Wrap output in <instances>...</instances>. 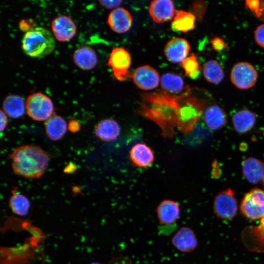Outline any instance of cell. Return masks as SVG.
Returning a JSON list of instances; mask_svg holds the SVG:
<instances>
[{"label": "cell", "instance_id": "cell-1", "mask_svg": "<svg viewBox=\"0 0 264 264\" xmlns=\"http://www.w3.org/2000/svg\"><path fill=\"white\" fill-rule=\"evenodd\" d=\"M181 93L175 95L163 90L143 93L138 102V113L154 122L165 138H172L176 134Z\"/></svg>", "mask_w": 264, "mask_h": 264}, {"label": "cell", "instance_id": "cell-2", "mask_svg": "<svg viewBox=\"0 0 264 264\" xmlns=\"http://www.w3.org/2000/svg\"><path fill=\"white\" fill-rule=\"evenodd\" d=\"M14 173L28 178H38L46 171L49 161L48 154L40 146L22 145L16 148L9 154Z\"/></svg>", "mask_w": 264, "mask_h": 264}, {"label": "cell", "instance_id": "cell-3", "mask_svg": "<svg viewBox=\"0 0 264 264\" xmlns=\"http://www.w3.org/2000/svg\"><path fill=\"white\" fill-rule=\"evenodd\" d=\"M206 100L192 94V89L186 87L182 92L178 115L177 129L184 134L191 132L206 109Z\"/></svg>", "mask_w": 264, "mask_h": 264}, {"label": "cell", "instance_id": "cell-4", "mask_svg": "<svg viewBox=\"0 0 264 264\" xmlns=\"http://www.w3.org/2000/svg\"><path fill=\"white\" fill-rule=\"evenodd\" d=\"M55 41L52 34L47 29L36 27L26 32L22 39V46L28 56L42 58L54 50Z\"/></svg>", "mask_w": 264, "mask_h": 264}, {"label": "cell", "instance_id": "cell-5", "mask_svg": "<svg viewBox=\"0 0 264 264\" xmlns=\"http://www.w3.org/2000/svg\"><path fill=\"white\" fill-rule=\"evenodd\" d=\"M25 109L33 120L46 121L53 114V104L48 96L41 92H35L27 97Z\"/></svg>", "mask_w": 264, "mask_h": 264}, {"label": "cell", "instance_id": "cell-6", "mask_svg": "<svg viewBox=\"0 0 264 264\" xmlns=\"http://www.w3.org/2000/svg\"><path fill=\"white\" fill-rule=\"evenodd\" d=\"M242 215L250 220L264 218V190L254 188L246 193L241 203Z\"/></svg>", "mask_w": 264, "mask_h": 264}, {"label": "cell", "instance_id": "cell-7", "mask_svg": "<svg viewBox=\"0 0 264 264\" xmlns=\"http://www.w3.org/2000/svg\"><path fill=\"white\" fill-rule=\"evenodd\" d=\"M238 202L234 191L228 188L219 192L213 202L216 215L224 220L232 219L238 211Z\"/></svg>", "mask_w": 264, "mask_h": 264}, {"label": "cell", "instance_id": "cell-8", "mask_svg": "<svg viewBox=\"0 0 264 264\" xmlns=\"http://www.w3.org/2000/svg\"><path fill=\"white\" fill-rule=\"evenodd\" d=\"M258 79V72L254 66L248 62L236 63L232 68L230 80L233 84L241 89L253 87Z\"/></svg>", "mask_w": 264, "mask_h": 264}, {"label": "cell", "instance_id": "cell-9", "mask_svg": "<svg viewBox=\"0 0 264 264\" xmlns=\"http://www.w3.org/2000/svg\"><path fill=\"white\" fill-rule=\"evenodd\" d=\"M132 60L129 52L122 47L114 48L110 53L108 65L111 68L114 76L120 81L132 77L128 70Z\"/></svg>", "mask_w": 264, "mask_h": 264}, {"label": "cell", "instance_id": "cell-10", "mask_svg": "<svg viewBox=\"0 0 264 264\" xmlns=\"http://www.w3.org/2000/svg\"><path fill=\"white\" fill-rule=\"evenodd\" d=\"M135 85L143 90H151L156 88L159 83L160 77L158 72L148 65L136 68L132 77Z\"/></svg>", "mask_w": 264, "mask_h": 264}, {"label": "cell", "instance_id": "cell-11", "mask_svg": "<svg viewBox=\"0 0 264 264\" xmlns=\"http://www.w3.org/2000/svg\"><path fill=\"white\" fill-rule=\"evenodd\" d=\"M51 29L55 39L59 42H65L72 39L76 33V26L69 17L60 15L52 22Z\"/></svg>", "mask_w": 264, "mask_h": 264}, {"label": "cell", "instance_id": "cell-12", "mask_svg": "<svg viewBox=\"0 0 264 264\" xmlns=\"http://www.w3.org/2000/svg\"><path fill=\"white\" fill-rule=\"evenodd\" d=\"M190 48V45L186 40L175 38L170 40L166 44L164 54L170 62L178 63L187 58Z\"/></svg>", "mask_w": 264, "mask_h": 264}, {"label": "cell", "instance_id": "cell-13", "mask_svg": "<svg viewBox=\"0 0 264 264\" xmlns=\"http://www.w3.org/2000/svg\"><path fill=\"white\" fill-rule=\"evenodd\" d=\"M149 12L154 22L160 23L171 20L176 11L172 0H155L151 2Z\"/></svg>", "mask_w": 264, "mask_h": 264}, {"label": "cell", "instance_id": "cell-14", "mask_svg": "<svg viewBox=\"0 0 264 264\" xmlns=\"http://www.w3.org/2000/svg\"><path fill=\"white\" fill-rule=\"evenodd\" d=\"M108 22L112 31L118 33H123L131 28L132 18L127 9L123 7H118L109 14Z\"/></svg>", "mask_w": 264, "mask_h": 264}, {"label": "cell", "instance_id": "cell-15", "mask_svg": "<svg viewBox=\"0 0 264 264\" xmlns=\"http://www.w3.org/2000/svg\"><path fill=\"white\" fill-rule=\"evenodd\" d=\"M172 242L178 250L182 252H191L198 244L195 233L187 227L180 228L173 236Z\"/></svg>", "mask_w": 264, "mask_h": 264}, {"label": "cell", "instance_id": "cell-16", "mask_svg": "<svg viewBox=\"0 0 264 264\" xmlns=\"http://www.w3.org/2000/svg\"><path fill=\"white\" fill-rule=\"evenodd\" d=\"M156 213L160 224L170 225L178 220L180 214L179 206L175 201L165 199L157 207Z\"/></svg>", "mask_w": 264, "mask_h": 264}, {"label": "cell", "instance_id": "cell-17", "mask_svg": "<svg viewBox=\"0 0 264 264\" xmlns=\"http://www.w3.org/2000/svg\"><path fill=\"white\" fill-rule=\"evenodd\" d=\"M242 174L250 183L256 184L263 180L264 176V163L256 158L250 157L242 163Z\"/></svg>", "mask_w": 264, "mask_h": 264}, {"label": "cell", "instance_id": "cell-18", "mask_svg": "<svg viewBox=\"0 0 264 264\" xmlns=\"http://www.w3.org/2000/svg\"><path fill=\"white\" fill-rule=\"evenodd\" d=\"M130 158L134 166L145 168L152 164L154 160V154L151 148L144 143H140L132 148Z\"/></svg>", "mask_w": 264, "mask_h": 264}, {"label": "cell", "instance_id": "cell-19", "mask_svg": "<svg viewBox=\"0 0 264 264\" xmlns=\"http://www.w3.org/2000/svg\"><path fill=\"white\" fill-rule=\"evenodd\" d=\"M203 117L207 126L212 131L222 128L227 122L226 113L217 105H213L206 108Z\"/></svg>", "mask_w": 264, "mask_h": 264}, {"label": "cell", "instance_id": "cell-20", "mask_svg": "<svg viewBox=\"0 0 264 264\" xmlns=\"http://www.w3.org/2000/svg\"><path fill=\"white\" fill-rule=\"evenodd\" d=\"M95 135L104 141L115 140L120 133V127L114 120L103 119L98 123L94 129Z\"/></svg>", "mask_w": 264, "mask_h": 264}, {"label": "cell", "instance_id": "cell-21", "mask_svg": "<svg viewBox=\"0 0 264 264\" xmlns=\"http://www.w3.org/2000/svg\"><path fill=\"white\" fill-rule=\"evenodd\" d=\"M73 59L75 65L83 70L92 69L97 64V55L88 46L77 48L74 52Z\"/></svg>", "mask_w": 264, "mask_h": 264}, {"label": "cell", "instance_id": "cell-22", "mask_svg": "<svg viewBox=\"0 0 264 264\" xmlns=\"http://www.w3.org/2000/svg\"><path fill=\"white\" fill-rule=\"evenodd\" d=\"M232 119L235 130L239 133L244 134L251 130L255 126L256 115L250 110H243L234 113Z\"/></svg>", "mask_w": 264, "mask_h": 264}, {"label": "cell", "instance_id": "cell-23", "mask_svg": "<svg viewBox=\"0 0 264 264\" xmlns=\"http://www.w3.org/2000/svg\"><path fill=\"white\" fill-rule=\"evenodd\" d=\"M45 132L48 137L53 141L61 139L66 133L67 125L61 116L53 114L45 122Z\"/></svg>", "mask_w": 264, "mask_h": 264}, {"label": "cell", "instance_id": "cell-24", "mask_svg": "<svg viewBox=\"0 0 264 264\" xmlns=\"http://www.w3.org/2000/svg\"><path fill=\"white\" fill-rule=\"evenodd\" d=\"M3 111L9 117L18 118L22 116L25 111V103L20 96L10 94L7 96L2 103Z\"/></svg>", "mask_w": 264, "mask_h": 264}, {"label": "cell", "instance_id": "cell-25", "mask_svg": "<svg viewBox=\"0 0 264 264\" xmlns=\"http://www.w3.org/2000/svg\"><path fill=\"white\" fill-rule=\"evenodd\" d=\"M196 19L191 12L176 10L171 23V28L175 31L187 32L194 29Z\"/></svg>", "mask_w": 264, "mask_h": 264}, {"label": "cell", "instance_id": "cell-26", "mask_svg": "<svg viewBox=\"0 0 264 264\" xmlns=\"http://www.w3.org/2000/svg\"><path fill=\"white\" fill-rule=\"evenodd\" d=\"M161 87L163 91L170 94H177L184 88V82L179 75L173 73H167L162 75Z\"/></svg>", "mask_w": 264, "mask_h": 264}, {"label": "cell", "instance_id": "cell-27", "mask_svg": "<svg viewBox=\"0 0 264 264\" xmlns=\"http://www.w3.org/2000/svg\"><path fill=\"white\" fill-rule=\"evenodd\" d=\"M202 70L205 79L212 84H219L224 78L223 70L216 60H210L205 63Z\"/></svg>", "mask_w": 264, "mask_h": 264}, {"label": "cell", "instance_id": "cell-28", "mask_svg": "<svg viewBox=\"0 0 264 264\" xmlns=\"http://www.w3.org/2000/svg\"><path fill=\"white\" fill-rule=\"evenodd\" d=\"M12 196L9 201V206L11 211L18 216H26L30 207L29 200L25 196L17 192L15 189L12 191Z\"/></svg>", "mask_w": 264, "mask_h": 264}, {"label": "cell", "instance_id": "cell-29", "mask_svg": "<svg viewBox=\"0 0 264 264\" xmlns=\"http://www.w3.org/2000/svg\"><path fill=\"white\" fill-rule=\"evenodd\" d=\"M181 65L186 75L188 76L200 69L197 57L194 54L185 59L181 62Z\"/></svg>", "mask_w": 264, "mask_h": 264}, {"label": "cell", "instance_id": "cell-30", "mask_svg": "<svg viewBox=\"0 0 264 264\" xmlns=\"http://www.w3.org/2000/svg\"><path fill=\"white\" fill-rule=\"evenodd\" d=\"M207 4L203 1H195L192 5L191 13L197 19L201 21L206 11Z\"/></svg>", "mask_w": 264, "mask_h": 264}, {"label": "cell", "instance_id": "cell-31", "mask_svg": "<svg viewBox=\"0 0 264 264\" xmlns=\"http://www.w3.org/2000/svg\"><path fill=\"white\" fill-rule=\"evenodd\" d=\"M254 38L256 43L264 48V24L258 26L254 33Z\"/></svg>", "mask_w": 264, "mask_h": 264}, {"label": "cell", "instance_id": "cell-32", "mask_svg": "<svg viewBox=\"0 0 264 264\" xmlns=\"http://www.w3.org/2000/svg\"><path fill=\"white\" fill-rule=\"evenodd\" d=\"M211 44L212 48L217 51H220L229 47L224 41L219 37H215L211 40Z\"/></svg>", "mask_w": 264, "mask_h": 264}, {"label": "cell", "instance_id": "cell-33", "mask_svg": "<svg viewBox=\"0 0 264 264\" xmlns=\"http://www.w3.org/2000/svg\"><path fill=\"white\" fill-rule=\"evenodd\" d=\"M246 6L253 12L258 16H261L262 14V9L260 6V2L257 0H249L246 1Z\"/></svg>", "mask_w": 264, "mask_h": 264}, {"label": "cell", "instance_id": "cell-34", "mask_svg": "<svg viewBox=\"0 0 264 264\" xmlns=\"http://www.w3.org/2000/svg\"><path fill=\"white\" fill-rule=\"evenodd\" d=\"M100 4L107 9L118 8L122 2V0H99Z\"/></svg>", "mask_w": 264, "mask_h": 264}, {"label": "cell", "instance_id": "cell-35", "mask_svg": "<svg viewBox=\"0 0 264 264\" xmlns=\"http://www.w3.org/2000/svg\"><path fill=\"white\" fill-rule=\"evenodd\" d=\"M68 130L72 132H76L80 129V125L79 122L75 120H71L68 125Z\"/></svg>", "mask_w": 264, "mask_h": 264}, {"label": "cell", "instance_id": "cell-36", "mask_svg": "<svg viewBox=\"0 0 264 264\" xmlns=\"http://www.w3.org/2000/svg\"><path fill=\"white\" fill-rule=\"evenodd\" d=\"M0 132L4 131L8 124V118L5 113L2 110H0Z\"/></svg>", "mask_w": 264, "mask_h": 264}, {"label": "cell", "instance_id": "cell-37", "mask_svg": "<svg viewBox=\"0 0 264 264\" xmlns=\"http://www.w3.org/2000/svg\"><path fill=\"white\" fill-rule=\"evenodd\" d=\"M200 74V69H199L198 70L191 74L189 77L192 79H196L199 77Z\"/></svg>", "mask_w": 264, "mask_h": 264}, {"label": "cell", "instance_id": "cell-38", "mask_svg": "<svg viewBox=\"0 0 264 264\" xmlns=\"http://www.w3.org/2000/svg\"><path fill=\"white\" fill-rule=\"evenodd\" d=\"M115 262L114 264H131L129 261L126 260L125 258H121Z\"/></svg>", "mask_w": 264, "mask_h": 264}, {"label": "cell", "instance_id": "cell-39", "mask_svg": "<svg viewBox=\"0 0 264 264\" xmlns=\"http://www.w3.org/2000/svg\"><path fill=\"white\" fill-rule=\"evenodd\" d=\"M90 264H101L98 263H91Z\"/></svg>", "mask_w": 264, "mask_h": 264}, {"label": "cell", "instance_id": "cell-40", "mask_svg": "<svg viewBox=\"0 0 264 264\" xmlns=\"http://www.w3.org/2000/svg\"><path fill=\"white\" fill-rule=\"evenodd\" d=\"M262 180H263V185H264V177H263Z\"/></svg>", "mask_w": 264, "mask_h": 264}]
</instances>
